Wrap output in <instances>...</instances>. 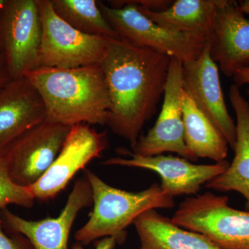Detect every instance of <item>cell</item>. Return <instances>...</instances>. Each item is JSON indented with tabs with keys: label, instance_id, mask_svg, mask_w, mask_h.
<instances>
[{
	"label": "cell",
	"instance_id": "obj_1",
	"mask_svg": "<svg viewBox=\"0 0 249 249\" xmlns=\"http://www.w3.org/2000/svg\"><path fill=\"white\" fill-rule=\"evenodd\" d=\"M106 55L100 64L110 100L106 124L133 150L164 94L171 57L121 37H106Z\"/></svg>",
	"mask_w": 249,
	"mask_h": 249
},
{
	"label": "cell",
	"instance_id": "obj_2",
	"mask_svg": "<svg viewBox=\"0 0 249 249\" xmlns=\"http://www.w3.org/2000/svg\"><path fill=\"white\" fill-rule=\"evenodd\" d=\"M25 76L43 101L46 121L70 127L107 124L110 100L101 65L68 70L39 67Z\"/></svg>",
	"mask_w": 249,
	"mask_h": 249
},
{
	"label": "cell",
	"instance_id": "obj_3",
	"mask_svg": "<svg viewBox=\"0 0 249 249\" xmlns=\"http://www.w3.org/2000/svg\"><path fill=\"white\" fill-rule=\"evenodd\" d=\"M92 191L93 209L89 220L75 233L81 245H88L101 237H114L118 243L126 237V228L143 213L175 206L173 196L157 183L147 189L129 192L119 189L103 181L93 172L85 171Z\"/></svg>",
	"mask_w": 249,
	"mask_h": 249
},
{
	"label": "cell",
	"instance_id": "obj_4",
	"mask_svg": "<svg viewBox=\"0 0 249 249\" xmlns=\"http://www.w3.org/2000/svg\"><path fill=\"white\" fill-rule=\"evenodd\" d=\"M171 221L201 234L222 249H249V211L231 207L227 196L206 192L187 198Z\"/></svg>",
	"mask_w": 249,
	"mask_h": 249
},
{
	"label": "cell",
	"instance_id": "obj_5",
	"mask_svg": "<svg viewBox=\"0 0 249 249\" xmlns=\"http://www.w3.org/2000/svg\"><path fill=\"white\" fill-rule=\"evenodd\" d=\"M109 2L111 6L98 1L106 20L121 38L137 47L153 49L183 63L199 57L209 40L160 27L144 16L129 0Z\"/></svg>",
	"mask_w": 249,
	"mask_h": 249
},
{
	"label": "cell",
	"instance_id": "obj_6",
	"mask_svg": "<svg viewBox=\"0 0 249 249\" xmlns=\"http://www.w3.org/2000/svg\"><path fill=\"white\" fill-rule=\"evenodd\" d=\"M42 24L39 67L68 69L100 65L106 49V37L76 30L55 14L51 0H37Z\"/></svg>",
	"mask_w": 249,
	"mask_h": 249
},
{
	"label": "cell",
	"instance_id": "obj_7",
	"mask_svg": "<svg viewBox=\"0 0 249 249\" xmlns=\"http://www.w3.org/2000/svg\"><path fill=\"white\" fill-rule=\"evenodd\" d=\"M41 40L37 0H6L0 11V53L12 80L37 68Z\"/></svg>",
	"mask_w": 249,
	"mask_h": 249
},
{
	"label": "cell",
	"instance_id": "obj_8",
	"mask_svg": "<svg viewBox=\"0 0 249 249\" xmlns=\"http://www.w3.org/2000/svg\"><path fill=\"white\" fill-rule=\"evenodd\" d=\"M71 127L45 121L16 139L1 155L13 181L23 187L38 181L58 157Z\"/></svg>",
	"mask_w": 249,
	"mask_h": 249
},
{
	"label": "cell",
	"instance_id": "obj_9",
	"mask_svg": "<svg viewBox=\"0 0 249 249\" xmlns=\"http://www.w3.org/2000/svg\"><path fill=\"white\" fill-rule=\"evenodd\" d=\"M107 146L106 132H98L88 124L71 126L62 150L50 168L28 188L36 199L44 201L55 197L79 170L101 157Z\"/></svg>",
	"mask_w": 249,
	"mask_h": 249
},
{
	"label": "cell",
	"instance_id": "obj_10",
	"mask_svg": "<svg viewBox=\"0 0 249 249\" xmlns=\"http://www.w3.org/2000/svg\"><path fill=\"white\" fill-rule=\"evenodd\" d=\"M183 62L171 58L161 111L155 125L139 139L133 153L142 157L178 153L188 160H196L185 142L181 96Z\"/></svg>",
	"mask_w": 249,
	"mask_h": 249
},
{
	"label": "cell",
	"instance_id": "obj_11",
	"mask_svg": "<svg viewBox=\"0 0 249 249\" xmlns=\"http://www.w3.org/2000/svg\"><path fill=\"white\" fill-rule=\"evenodd\" d=\"M183 89L213 123L233 150L236 124L226 106L217 65L210 53L209 40L199 57L183 62Z\"/></svg>",
	"mask_w": 249,
	"mask_h": 249
},
{
	"label": "cell",
	"instance_id": "obj_12",
	"mask_svg": "<svg viewBox=\"0 0 249 249\" xmlns=\"http://www.w3.org/2000/svg\"><path fill=\"white\" fill-rule=\"evenodd\" d=\"M124 155L128 157H112L103 162V164L155 172L160 177L161 189L173 197L181 195H196L202 185L224 173L230 164L227 160L213 164H194L186 159L174 156L142 157L128 150Z\"/></svg>",
	"mask_w": 249,
	"mask_h": 249
},
{
	"label": "cell",
	"instance_id": "obj_13",
	"mask_svg": "<svg viewBox=\"0 0 249 249\" xmlns=\"http://www.w3.org/2000/svg\"><path fill=\"white\" fill-rule=\"evenodd\" d=\"M93 202L92 191L87 178H78L66 204L56 217L31 221L3 209L5 224L29 241L34 249H68L70 231L81 210Z\"/></svg>",
	"mask_w": 249,
	"mask_h": 249
},
{
	"label": "cell",
	"instance_id": "obj_14",
	"mask_svg": "<svg viewBox=\"0 0 249 249\" xmlns=\"http://www.w3.org/2000/svg\"><path fill=\"white\" fill-rule=\"evenodd\" d=\"M210 53L225 76L249 67V19L232 0H217Z\"/></svg>",
	"mask_w": 249,
	"mask_h": 249
},
{
	"label": "cell",
	"instance_id": "obj_15",
	"mask_svg": "<svg viewBox=\"0 0 249 249\" xmlns=\"http://www.w3.org/2000/svg\"><path fill=\"white\" fill-rule=\"evenodd\" d=\"M46 121L45 105L27 77L0 89V157L19 136Z\"/></svg>",
	"mask_w": 249,
	"mask_h": 249
},
{
	"label": "cell",
	"instance_id": "obj_16",
	"mask_svg": "<svg viewBox=\"0 0 249 249\" xmlns=\"http://www.w3.org/2000/svg\"><path fill=\"white\" fill-rule=\"evenodd\" d=\"M229 99L236 116L235 156L227 169L206 183V187L240 193L246 199V211H249V103L235 84L231 86Z\"/></svg>",
	"mask_w": 249,
	"mask_h": 249
},
{
	"label": "cell",
	"instance_id": "obj_17",
	"mask_svg": "<svg viewBox=\"0 0 249 249\" xmlns=\"http://www.w3.org/2000/svg\"><path fill=\"white\" fill-rule=\"evenodd\" d=\"M136 6L152 22L173 32L204 40L212 36L217 0H177L168 9L160 12Z\"/></svg>",
	"mask_w": 249,
	"mask_h": 249
},
{
	"label": "cell",
	"instance_id": "obj_18",
	"mask_svg": "<svg viewBox=\"0 0 249 249\" xmlns=\"http://www.w3.org/2000/svg\"><path fill=\"white\" fill-rule=\"evenodd\" d=\"M133 224L139 249H222L201 234L178 227L156 210L143 213Z\"/></svg>",
	"mask_w": 249,
	"mask_h": 249
},
{
	"label": "cell",
	"instance_id": "obj_19",
	"mask_svg": "<svg viewBox=\"0 0 249 249\" xmlns=\"http://www.w3.org/2000/svg\"><path fill=\"white\" fill-rule=\"evenodd\" d=\"M181 109L185 142L192 155L216 163L225 160L229 146L225 137L183 89Z\"/></svg>",
	"mask_w": 249,
	"mask_h": 249
},
{
	"label": "cell",
	"instance_id": "obj_20",
	"mask_svg": "<svg viewBox=\"0 0 249 249\" xmlns=\"http://www.w3.org/2000/svg\"><path fill=\"white\" fill-rule=\"evenodd\" d=\"M55 14L85 34L120 37L106 20L96 0H51Z\"/></svg>",
	"mask_w": 249,
	"mask_h": 249
},
{
	"label": "cell",
	"instance_id": "obj_21",
	"mask_svg": "<svg viewBox=\"0 0 249 249\" xmlns=\"http://www.w3.org/2000/svg\"><path fill=\"white\" fill-rule=\"evenodd\" d=\"M35 197L28 187L16 184L9 172L7 162L0 157V209H6L9 205L29 208L34 206Z\"/></svg>",
	"mask_w": 249,
	"mask_h": 249
},
{
	"label": "cell",
	"instance_id": "obj_22",
	"mask_svg": "<svg viewBox=\"0 0 249 249\" xmlns=\"http://www.w3.org/2000/svg\"><path fill=\"white\" fill-rule=\"evenodd\" d=\"M0 249H34L24 236L10 237L3 231L2 221L0 219Z\"/></svg>",
	"mask_w": 249,
	"mask_h": 249
},
{
	"label": "cell",
	"instance_id": "obj_23",
	"mask_svg": "<svg viewBox=\"0 0 249 249\" xmlns=\"http://www.w3.org/2000/svg\"><path fill=\"white\" fill-rule=\"evenodd\" d=\"M118 243L114 237H103L102 240L97 242L95 249H114ZM72 249H84L79 243L75 244Z\"/></svg>",
	"mask_w": 249,
	"mask_h": 249
},
{
	"label": "cell",
	"instance_id": "obj_24",
	"mask_svg": "<svg viewBox=\"0 0 249 249\" xmlns=\"http://www.w3.org/2000/svg\"><path fill=\"white\" fill-rule=\"evenodd\" d=\"M12 80L4 55L0 53V89Z\"/></svg>",
	"mask_w": 249,
	"mask_h": 249
},
{
	"label": "cell",
	"instance_id": "obj_25",
	"mask_svg": "<svg viewBox=\"0 0 249 249\" xmlns=\"http://www.w3.org/2000/svg\"><path fill=\"white\" fill-rule=\"evenodd\" d=\"M232 78L235 85L239 88L245 85L249 86V67L237 70Z\"/></svg>",
	"mask_w": 249,
	"mask_h": 249
},
{
	"label": "cell",
	"instance_id": "obj_26",
	"mask_svg": "<svg viewBox=\"0 0 249 249\" xmlns=\"http://www.w3.org/2000/svg\"><path fill=\"white\" fill-rule=\"evenodd\" d=\"M238 4L240 9L242 10L245 14L249 15V0L240 1Z\"/></svg>",
	"mask_w": 249,
	"mask_h": 249
},
{
	"label": "cell",
	"instance_id": "obj_27",
	"mask_svg": "<svg viewBox=\"0 0 249 249\" xmlns=\"http://www.w3.org/2000/svg\"><path fill=\"white\" fill-rule=\"evenodd\" d=\"M6 0H0V11L4 8L5 4H6Z\"/></svg>",
	"mask_w": 249,
	"mask_h": 249
},
{
	"label": "cell",
	"instance_id": "obj_28",
	"mask_svg": "<svg viewBox=\"0 0 249 249\" xmlns=\"http://www.w3.org/2000/svg\"><path fill=\"white\" fill-rule=\"evenodd\" d=\"M247 93H248L249 96V88L248 89V91H247Z\"/></svg>",
	"mask_w": 249,
	"mask_h": 249
}]
</instances>
